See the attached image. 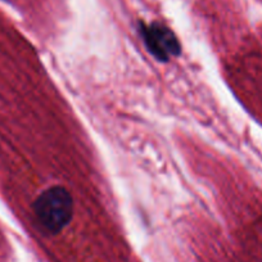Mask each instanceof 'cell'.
<instances>
[{
    "label": "cell",
    "mask_w": 262,
    "mask_h": 262,
    "mask_svg": "<svg viewBox=\"0 0 262 262\" xmlns=\"http://www.w3.org/2000/svg\"><path fill=\"white\" fill-rule=\"evenodd\" d=\"M74 201L67 189L52 186L42 191L34 203V213L40 228L49 234H58L69 225Z\"/></svg>",
    "instance_id": "6da1fadb"
},
{
    "label": "cell",
    "mask_w": 262,
    "mask_h": 262,
    "mask_svg": "<svg viewBox=\"0 0 262 262\" xmlns=\"http://www.w3.org/2000/svg\"><path fill=\"white\" fill-rule=\"evenodd\" d=\"M143 36L148 49L158 59L166 60L179 53V42L175 35L162 25L153 24L143 29Z\"/></svg>",
    "instance_id": "7a4b0ae2"
}]
</instances>
